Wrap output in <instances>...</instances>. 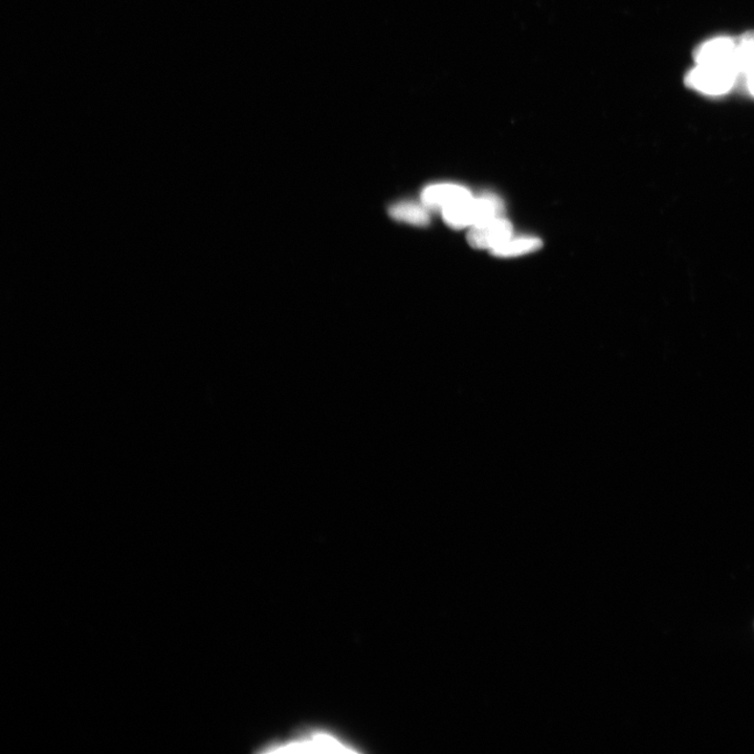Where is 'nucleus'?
Wrapping results in <instances>:
<instances>
[{"label": "nucleus", "instance_id": "5", "mask_svg": "<svg viewBox=\"0 0 754 754\" xmlns=\"http://www.w3.org/2000/svg\"><path fill=\"white\" fill-rule=\"evenodd\" d=\"M471 191L456 183H435L431 184L422 192V203L426 208L443 212L453 207L461 202L471 198Z\"/></svg>", "mask_w": 754, "mask_h": 754}, {"label": "nucleus", "instance_id": "1", "mask_svg": "<svg viewBox=\"0 0 754 754\" xmlns=\"http://www.w3.org/2000/svg\"><path fill=\"white\" fill-rule=\"evenodd\" d=\"M259 753H360L362 750L338 731L323 727H303L287 738L262 745Z\"/></svg>", "mask_w": 754, "mask_h": 754}, {"label": "nucleus", "instance_id": "7", "mask_svg": "<svg viewBox=\"0 0 754 754\" xmlns=\"http://www.w3.org/2000/svg\"><path fill=\"white\" fill-rule=\"evenodd\" d=\"M389 215L398 222L416 226H425L430 224V210L421 203L403 202L393 205Z\"/></svg>", "mask_w": 754, "mask_h": 754}, {"label": "nucleus", "instance_id": "3", "mask_svg": "<svg viewBox=\"0 0 754 754\" xmlns=\"http://www.w3.org/2000/svg\"><path fill=\"white\" fill-rule=\"evenodd\" d=\"M738 76L731 67L696 66L687 74L686 82L688 88L717 96L727 94L734 87Z\"/></svg>", "mask_w": 754, "mask_h": 754}, {"label": "nucleus", "instance_id": "6", "mask_svg": "<svg viewBox=\"0 0 754 754\" xmlns=\"http://www.w3.org/2000/svg\"><path fill=\"white\" fill-rule=\"evenodd\" d=\"M736 47L737 41L728 37L709 40L696 48L695 53L696 66H725L735 68Z\"/></svg>", "mask_w": 754, "mask_h": 754}, {"label": "nucleus", "instance_id": "9", "mask_svg": "<svg viewBox=\"0 0 754 754\" xmlns=\"http://www.w3.org/2000/svg\"><path fill=\"white\" fill-rule=\"evenodd\" d=\"M747 87H749V91L754 96V70L749 75H747Z\"/></svg>", "mask_w": 754, "mask_h": 754}, {"label": "nucleus", "instance_id": "8", "mask_svg": "<svg viewBox=\"0 0 754 754\" xmlns=\"http://www.w3.org/2000/svg\"><path fill=\"white\" fill-rule=\"evenodd\" d=\"M542 241L537 237H518L512 236L500 246L495 248L492 254L496 257L510 258L518 256L528 255L536 252L542 247Z\"/></svg>", "mask_w": 754, "mask_h": 754}, {"label": "nucleus", "instance_id": "4", "mask_svg": "<svg viewBox=\"0 0 754 754\" xmlns=\"http://www.w3.org/2000/svg\"><path fill=\"white\" fill-rule=\"evenodd\" d=\"M514 235L512 225L507 218L497 217L476 225L467 234L468 245L476 250H489L507 243Z\"/></svg>", "mask_w": 754, "mask_h": 754}, {"label": "nucleus", "instance_id": "2", "mask_svg": "<svg viewBox=\"0 0 754 754\" xmlns=\"http://www.w3.org/2000/svg\"><path fill=\"white\" fill-rule=\"evenodd\" d=\"M445 224L453 229H465L502 217L504 204L500 197L487 194L479 197L472 196L443 212Z\"/></svg>", "mask_w": 754, "mask_h": 754}]
</instances>
